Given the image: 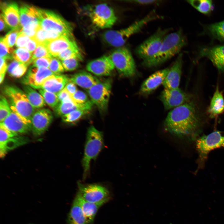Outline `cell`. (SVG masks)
Returning <instances> with one entry per match:
<instances>
[{
	"mask_svg": "<svg viewBox=\"0 0 224 224\" xmlns=\"http://www.w3.org/2000/svg\"><path fill=\"white\" fill-rule=\"evenodd\" d=\"M201 124L194 105L189 102L171 110L164 121L165 128L171 134L192 140L197 139Z\"/></svg>",
	"mask_w": 224,
	"mask_h": 224,
	"instance_id": "1",
	"label": "cell"
},
{
	"mask_svg": "<svg viewBox=\"0 0 224 224\" xmlns=\"http://www.w3.org/2000/svg\"><path fill=\"white\" fill-rule=\"evenodd\" d=\"M187 43L181 30L169 33L165 37L157 53L151 58L142 61V65L147 68L158 66L179 54Z\"/></svg>",
	"mask_w": 224,
	"mask_h": 224,
	"instance_id": "2",
	"label": "cell"
},
{
	"mask_svg": "<svg viewBox=\"0 0 224 224\" xmlns=\"http://www.w3.org/2000/svg\"><path fill=\"white\" fill-rule=\"evenodd\" d=\"M162 18L153 10L144 18L134 22L126 28L119 30L105 31L102 35L103 39L110 46L117 48L123 46L129 37L140 31L147 24Z\"/></svg>",
	"mask_w": 224,
	"mask_h": 224,
	"instance_id": "3",
	"label": "cell"
},
{
	"mask_svg": "<svg viewBox=\"0 0 224 224\" xmlns=\"http://www.w3.org/2000/svg\"><path fill=\"white\" fill-rule=\"evenodd\" d=\"M104 147L102 133L93 126L88 129L84 154L82 160L83 178L85 179L89 174L90 163L95 160Z\"/></svg>",
	"mask_w": 224,
	"mask_h": 224,
	"instance_id": "4",
	"label": "cell"
},
{
	"mask_svg": "<svg viewBox=\"0 0 224 224\" xmlns=\"http://www.w3.org/2000/svg\"><path fill=\"white\" fill-rule=\"evenodd\" d=\"M83 8L84 15L96 29L110 28L116 21L117 18L114 10L106 3L88 5Z\"/></svg>",
	"mask_w": 224,
	"mask_h": 224,
	"instance_id": "5",
	"label": "cell"
},
{
	"mask_svg": "<svg viewBox=\"0 0 224 224\" xmlns=\"http://www.w3.org/2000/svg\"><path fill=\"white\" fill-rule=\"evenodd\" d=\"M3 92L7 98L11 110L31 123L35 109L30 103L25 92L18 87L11 86H5Z\"/></svg>",
	"mask_w": 224,
	"mask_h": 224,
	"instance_id": "6",
	"label": "cell"
},
{
	"mask_svg": "<svg viewBox=\"0 0 224 224\" xmlns=\"http://www.w3.org/2000/svg\"><path fill=\"white\" fill-rule=\"evenodd\" d=\"M39 24L46 31L53 30L62 35L73 38L72 24L52 11L38 9Z\"/></svg>",
	"mask_w": 224,
	"mask_h": 224,
	"instance_id": "7",
	"label": "cell"
},
{
	"mask_svg": "<svg viewBox=\"0 0 224 224\" xmlns=\"http://www.w3.org/2000/svg\"><path fill=\"white\" fill-rule=\"evenodd\" d=\"M196 147L198 154L199 166L201 167L211 151L224 147V131H215L198 138Z\"/></svg>",
	"mask_w": 224,
	"mask_h": 224,
	"instance_id": "8",
	"label": "cell"
},
{
	"mask_svg": "<svg viewBox=\"0 0 224 224\" xmlns=\"http://www.w3.org/2000/svg\"><path fill=\"white\" fill-rule=\"evenodd\" d=\"M170 30L169 28H158L152 35L137 47L135 51L136 55L142 61L154 56L159 51L165 37Z\"/></svg>",
	"mask_w": 224,
	"mask_h": 224,
	"instance_id": "9",
	"label": "cell"
},
{
	"mask_svg": "<svg viewBox=\"0 0 224 224\" xmlns=\"http://www.w3.org/2000/svg\"><path fill=\"white\" fill-rule=\"evenodd\" d=\"M119 73L126 77L133 76L136 69L134 60L129 49L124 46L117 48L110 55Z\"/></svg>",
	"mask_w": 224,
	"mask_h": 224,
	"instance_id": "10",
	"label": "cell"
},
{
	"mask_svg": "<svg viewBox=\"0 0 224 224\" xmlns=\"http://www.w3.org/2000/svg\"><path fill=\"white\" fill-rule=\"evenodd\" d=\"M110 80L100 81L87 90L90 100L102 111L107 110L111 90Z\"/></svg>",
	"mask_w": 224,
	"mask_h": 224,
	"instance_id": "11",
	"label": "cell"
},
{
	"mask_svg": "<svg viewBox=\"0 0 224 224\" xmlns=\"http://www.w3.org/2000/svg\"><path fill=\"white\" fill-rule=\"evenodd\" d=\"M78 193L84 200L96 203L109 198L110 194L105 186L98 184H86L77 182Z\"/></svg>",
	"mask_w": 224,
	"mask_h": 224,
	"instance_id": "12",
	"label": "cell"
},
{
	"mask_svg": "<svg viewBox=\"0 0 224 224\" xmlns=\"http://www.w3.org/2000/svg\"><path fill=\"white\" fill-rule=\"evenodd\" d=\"M159 98L165 108L167 110L189 102L190 98L189 96L179 87L173 89L165 88Z\"/></svg>",
	"mask_w": 224,
	"mask_h": 224,
	"instance_id": "13",
	"label": "cell"
},
{
	"mask_svg": "<svg viewBox=\"0 0 224 224\" xmlns=\"http://www.w3.org/2000/svg\"><path fill=\"white\" fill-rule=\"evenodd\" d=\"M54 74L48 68H37L32 66L23 78L22 82L33 88L39 89L44 81Z\"/></svg>",
	"mask_w": 224,
	"mask_h": 224,
	"instance_id": "14",
	"label": "cell"
},
{
	"mask_svg": "<svg viewBox=\"0 0 224 224\" xmlns=\"http://www.w3.org/2000/svg\"><path fill=\"white\" fill-rule=\"evenodd\" d=\"M51 111L48 109H42L35 111L31 119V130L36 136L43 133L48 128L53 120Z\"/></svg>",
	"mask_w": 224,
	"mask_h": 224,
	"instance_id": "15",
	"label": "cell"
},
{
	"mask_svg": "<svg viewBox=\"0 0 224 224\" xmlns=\"http://www.w3.org/2000/svg\"><path fill=\"white\" fill-rule=\"evenodd\" d=\"M110 55H104L88 63L86 66L87 70L99 76L110 75L115 68Z\"/></svg>",
	"mask_w": 224,
	"mask_h": 224,
	"instance_id": "16",
	"label": "cell"
},
{
	"mask_svg": "<svg viewBox=\"0 0 224 224\" xmlns=\"http://www.w3.org/2000/svg\"><path fill=\"white\" fill-rule=\"evenodd\" d=\"M0 123L10 130L17 133H27L31 130V123L12 110L8 116Z\"/></svg>",
	"mask_w": 224,
	"mask_h": 224,
	"instance_id": "17",
	"label": "cell"
},
{
	"mask_svg": "<svg viewBox=\"0 0 224 224\" xmlns=\"http://www.w3.org/2000/svg\"><path fill=\"white\" fill-rule=\"evenodd\" d=\"M183 54H178L169 70L162 84L165 89H173L179 87L182 72Z\"/></svg>",
	"mask_w": 224,
	"mask_h": 224,
	"instance_id": "18",
	"label": "cell"
},
{
	"mask_svg": "<svg viewBox=\"0 0 224 224\" xmlns=\"http://www.w3.org/2000/svg\"><path fill=\"white\" fill-rule=\"evenodd\" d=\"M1 15L7 25L12 29H22L20 21L18 6L15 2L2 3Z\"/></svg>",
	"mask_w": 224,
	"mask_h": 224,
	"instance_id": "19",
	"label": "cell"
},
{
	"mask_svg": "<svg viewBox=\"0 0 224 224\" xmlns=\"http://www.w3.org/2000/svg\"><path fill=\"white\" fill-rule=\"evenodd\" d=\"M170 68L157 71L150 75L142 83L139 90L142 94L150 93L162 84Z\"/></svg>",
	"mask_w": 224,
	"mask_h": 224,
	"instance_id": "20",
	"label": "cell"
},
{
	"mask_svg": "<svg viewBox=\"0 0 224 224\" xmlns=\"http://www.w3.org/2000/svg\"><path fill=\"white\" fill-rule=\"evenodd\" d=\"M199 55L208 58L219 71H224V45L204 48Z\"/></svg>",
	"mask_w": 224,
	"mask_h": 224,
	"instance_id": "21",
	"label": "cell"
},
{
	"mask_svg": "<svg viewBox=\"0 0 224 224\" xmlns=\"http://www.w3.org/2000/svg\"><path fill=\"white\" fill-rule=\"evenodd\" d=\"M85 219L86 224H91L99 208L107 202L110 198L101 202L93 203L84 200L78 193L76 196Z\"/></svg>",
	"mask_w": 224,
	"mask_h": 224,
	"instance_id": "22",
	"label": "cell"
},
{
	"mask_svg": "<svg viewBox=\"0 0 224 224\" xmlns=\"http://www.w3.org/2000/svg\"><path fill=\"white\" fill-rule=\"evenodd\" d=\"M70 81L67 76L60 74H53L47 78L40 89H43L57 95Z\"/></svg>",
	"mask_w": 224,
	"mask_h": 224,
	"instance_id": "23",
	"label": "cell"
},
{
	"mask_svg": "<svg viewBox=\"0 0 224 224\" xmlns=\"http://www.w3.org/2000/svg\"><path fill=\"white\" fill-rule=\"evenodd\" d=\"M76 45L74 38L63 35L47 44L48 51L53 57H56L62 51Z\"/></svg>",
	"mask_w": 224,
	"mask_h": 224,
	"instance_id": "24",
	"label": "cell"
},
{
	"mask_svg": "<svg viewBox=\"0 0 224 224\" xmlns=\"http://www.w3.org/2000/svg\"><path fill=\"white\" fill-rule=\"evenodd\" d=\"M93 104L92 102L85 104L80 105L74 102L72 98L60 102L55 108V111L58 115L61 116L72 111L78 109L90 111Z\"/></svg>",
	"mask_w": 224,
	"mask_h": 224,
	"instance_id": "25",
	"label": "cell"
},
{
	"mask_svg": "<svg viewBox=\"0 0 224 224\" xmlns=\"http://www.w3.org/2000/svg\"><path fill=\"white\" fill-rule=\"evenodd\" d=\"M70 81L87 90L100 81L90 73L82 71L72 75Z\"/></svg>",
	"mask_w": 224,
	"mask_h": 224,
	"instance_id": "26",
	"label": "cell"
},
{
	"mask_svg": "<svg viewBox=\"0 0 224 224\" xmlns=\"http://www.w3.org/2000/svg\"><path fill=\"white\" fill-rule=\"evenodd\" d=\"M19 12L20 24L22 28L31 23L39 24L38 8L33 6L25 5L21 7Z\"/></svg>",
	"mask_w": 224,
	"mask_h": 224,
	"instance_id": "27",
	"label": "cell"
},
{
	"mask_svg": "<svg viewBox=\"0 0 224 224\" xmlns=\"http://www.w3.org/2000/svg\"><path fill=\"white\" fill-rule=\"evenodd\" d=\"M224 110V97L218 87L217 86L211 100L208 112L212 117H213L221 114Z\"/></svg>",
	"mask_w": 224,
	"mask_h": 224,
	"instance_id": "28",
	"label": "cell"
},
{
	"mask_svg": "<svg viewBox=\"0 0 224 224\" xmlns=\"http://www.w3.org/2000/svg\"><path fill=\"white\" fill-rule=\"evenodd\" d=\"M68 222L69 224H86L84 215L76 197L69 214Z\"/></svg>",
	"mask_w": 224,
	"mask_h": 224,
	"instance_id": "29",
	"label": "cell"
},
{
	"mask_svg": "<svg viewBox=\"0 0 224 224\" xmlns=\"http://www.w3.org/2000/svg\"><path fill=\"white\" fill-rule=\"evenodd\" d=\"M23 89L30 103L34 108H41L45 105V102L42 95L32 88L25 85Z\"/></svg>",
	"mask_w": 224,
	"mask_h": 224,
	"instance_id": "30",
	"label": "cell"
},
{
	"mask_svg": "<svg viewBox=\"0 0 224 224\" xmlns=\"http://www.w3.org/2000/svg\"><path fill=\"white\" fill-rule=\"evenodd\" d=\"M187 2L199 12L208 14L214 9L212 1L209 0H188Z\"/></svg>",
	"mask_w": 224,
	"mask_h": 224,
	"instance_id": "31",
	"label": "cell"
},
{
	"mask_svg": "<svg viewBox=\"0 0 224 224\" xmlns=\"http://www.w3.org/2000/svg\"><path fill=\"white\" fill-rule=\"evenodd\" d=\"M207 30L213 38L224 41V21L209 25L207 27Z\"/></svg>",
	"mask_w": 224,
	"mask_h": 224,
	"instance_id": "32",
	"label": "cell"
},
{
	"mask_svg": "<svg viewBox=\"0 0 224 224\" xmlns=\"http://www.w3.org/2000/svg\"><path fill=\"white\" fill-rule=\"evenodd\" d=\"M28 65L14 60L8 66L7 71L11 76L15 77H20L25 74Z\"/></svg>",
	"mask_w": 224,
	"mask_h": 224,
	"instance_id": "33",
	"label": "cell"
},
{
	"mask_svg": "<svg viewBox=\"0 0 224 224\" xmlns=\"http://www.w3.org/2000/svg\"><path fill=\"white\" fill-rule=\"evenodd\" d=\"M12 58L16 61L29 65L33 62L32 54L26 49L18 48L14 51Z\"/></svg>",
	"mask_w": 224,
	"mask_h": 224,
	"instance_id": "34",
	"label": "cell"
},
{
	"mask_svg": "<svg viewBox=\"0 0 224 224\" xmlns=\"http://www.w3.org/2000/svg\"><path fill=\"white\" fill-rule=\"evenodd\" d=\"M26 139L23 138H12L4 143L0 144V156L3 157L5 156L8 150L22 145L26 141Z\"/></svg>",
	"mask_w": 224,
	"mask_h": 224,
	"instance_id": "35",
	"label": "cell"
},
{
	"mask_svg": "<svg viewBox=\"0 0 224 224\" xmlns=\"http://www.w3.org/2000/svg\"><path fill=\"white\" fill-rule=\"evenodd\" d=\"M56 57L61 60L75 57L78 58L82 60V54L77 45L62 51Z\"/></svg>",
	"mask_w": 224,
	"mask_h": 224,
	"instance_id": "36",
	"label": "cell"
},
{
	"mask_svg": "<svg viewBox=\"0 0 224 224\" xmlns=\"http://www.w3.org/2000/svg\"><path fill=\"white\" fill-rule=\"evenodd\" d=\"M38 90L45 103L50 107L55 108L60 102L57 95L43 89Z\"/></svg>",
	"mask_w": 224,
	"mask_h": 224,
	"instance_id": "37",
	"label": "cell"
},
{
	"mask_svg": "<svg viewBox=\"0 0 224 224\" xmlns=\"http://www.w3.org/2000/svg\"><path fill=\"white\" fill-rule=\"evenodd\" d=\"M89 111L78 109L72 111L62 116L63 121L67 123H73L77 122Z\"/></svg>",
	"mask_w": 224,
	"mask_h": 224,
	"instance_id": "38",
	"label": "cell"
},
{
	"mask_svg": "<svg viewBox=\"0 0 224 224\" xmlns=\"http://www.w3.org/2000/svg\"><path fill=\"white\" fill-rule=\"evenodd\" d=\"M33 61L34 60L42 57L51 58L48 49L47 44H38L35 49L32 53Z\"/></svg>",
	"mask_w": 224,
	"mask_h": 224,
	"instance_id": "39",
	"label": "cell"
},
{
	"mask_svg": "<svg viewBox=\"0 0 224 224\" xmlns=\"http://www.w3.org/2000/svg\"><path fill=\"white\" fill-rule=\"evenodd\" d=\"M11 110L7 100L3 96H1L0 100V121L2 123L8 116Z\"/></svg>",
	"mask_w": 224,
	"mask_h": 224,
	"instance_id": "40",
	"label": "cell"
},
{
	"mask_svg": "<svg viewBox=\"0 0 224 224\" xmlns=\"http://www.w3.org/2000/svg\"><path fill=\"white\" fill-rule=\"evenodd\" d=\"M82 60L78 58H72L62 60V63L66 71H73L79 66V62Z\"/></svg>",
	"mask_w": 224,
	"mask_h": 224,
	"instance_id": "41",
	"label": "cell"
},
{
	"mask_svg": "<svg viewBox=\"0 0 224 224\" xmlns=\"http://www.w3.org/2000/svg\"><path fill=\"white\" fill-rule=\"evenodd\" d=\"M17 135V133L10 130L3 124L0 123V144L4 143L9 139Z\"/></svg>",
	"mask_w": 224,
	"mask_h": 224,
	"instance_id": "42",
	"label": "cell"
},
{
	"mask_svg": "<svg viewBox=\"0 0 224 224\" xmlns=\"http://www.w3.org/2000/svg\"><path fill=\"white\" fill-rule=\"evenodd\" d=\"M22 29H12L3 38V40L6 44L10 48H12L15 44L19 33Z\"/></svg>",
	"mask_w": 224,
	"mask_h": 224,
	"instance_id": "43",
	"label": "cell"
},
{
	"mask_svg": "<svg viewBox=\"0 0 224 224\" xmlns=\"http://www.w3.org/2000/svg\"><path fill=\"white\" fill-rule=\"evenodd\" d=\"M71 98L74 102L80 105H85L91 102L85 93L78 90L71 96Z\"/></svg>",
	"mask_w": 224,
	"mask_h": 224,
	"instance_id": "44",
	"label": "cell"
},
{
	"mask_svg": "<svg viewBox=\"0 0 224 224\" xmlns=\"http://www.w3.org/2000/svg\"><path fill=\"white\" fill-rule=\"evenodd\" d=\"M0 58L6 59H13L14 51L11 48L9 47L4 42L3 38H0Z\"/></svg>",
	"mask_w": 224,
	"mask_h": 224,
	"instance_id": "45",
	"label": "cell"
},
{
	"mask_svg": "<svg viewBox=\"0 0 224 224\" xmlns=\"http://www.w3.org/2000/svg\"><path fill=\"white\" fill-rule=\"evenodd\" d=\"M49 69L55 74H60L64 71L62 63L56 57H52Z\"/></svg>",
	"mask_w": 224,
	"mask_h": 224,
	"instance_id": "46",
	"label": "cell"
},
{
	"mask_svg": "<svg viewBox=\"0 0 224 224\" xmlns=\"http://www.w3.org/2000/svg\"><path fill=\"white\" fill-rule=\"evenodd\" d=\"M33 38L38 44H47V31L43 29L40 26L38 29Z\"/></svg>",
	"mask_w": 224,
	"mask_h": 224,
	"instance_id": "47",
	"label": "cell"
},
{
	"mask_svg": "<svg viewBox=\"0 0 224 224\" xmlns=\"http://www.w3.org/2000/svg\"><path fill=\"white\" fill-rule=\"evenodd\" d=\"M52 58V57H42L37 58L33 61L32 66L37 68H49Z\"/></svg>",
	"mask_w": 224,
	"mask_h": 224,
	"instance_id": "48",
	"label": "cell"
},
{
	"mask_svg": "<svg viewBox=\"0 0 224 224\" xmlns=\"http://www.w3.org/2000/svg\"><path fill=\"white\" fill-rule=\"evenodd\" d=\"M30 39V37L21 31L17 36L16 42V45L19 48L25 47Z\"/></svg>",
	"mask_w": 224,
	"mask_h": 224,
	"instance_id": "49",
	"label": "cell"
},
{
	"mask_svg": "<svg viewBox=\"0 0 224 224\" xmlns=\"http://www.w3.org/2000/svg\"><path fill=\"white\" fill-rule=\"evenodd\" d=\"M38 45L37 42L33 38H30L25 48L32 54Z\"/></svg>",
	"mask_w": 224,
	"mask_h": 224,
	"instance_id": "50",
	"label": "cell"
},
{
	"mask_svg": "<svg viewBox=\"0 0 224 224\" xmlns=\"http://www.w3.org/2000/svg\"><path fill=\"white\" fill-rule=\"evenodd\" d=\"M71 96H72L77 90L76 85L69 81L64 88Z\"/></svg>",
	"mask_w": 224,
	"mask_h": 224,
	"instance_id": "51",
	"label": "cell"
},
{
	"mask_svg": "<svg viewBox=\"0 0 224 224\" xmlns=\"http://www.w3.org/2000/svg\"><path fill=\"white\" fill-rule=\"evenodd\" d=\"M128 1L140 5H147L159 3L161 1L155 0H136L129 1Z\"/></svg>",
	"mask_w": 224,
	"mask_h": 224,
	"instance_id": "52",
	"label": "cell"
},
{
	"mask_svg": "<svg viewBox=\"0 0 224 224\" xmlns=\"http://www.w3.org/2000/svg\"><path fill=\"white\" fill-rule=\"evenodd\" d=\"M57 95L60 102L71 98V96L64 88Z\"/></svg>",
	"mask_w": 224,
	"mask_h": 224,
	"instance_id": "53",
	"label": "cell"
},
{
	"mask_svg": "<svg viewBox=\"0 0 224 224\" xmlns=\"http://www.w3.org/2000/svg\"><path fill=\"white\" fill-rule=\"evenodd\" d=\"M4 58H0V74L5 75L7 66Z\"/></svg>",
	"mask_w": 224,
	"mask_h": 224,
	"instance_id": "54",
	"label": "cell"
},
{
	"mask_svg": "<svg viewBox=\"0 0 224 224\" xmlns=\"http://www.w3.org/2000/svg\"><path fill=\"white\" fill-rule=\"evenodd\" d=\"M6 23L2 17L0 16V30L2 31L5 30L6 28Z\"/></svg>",
	"mask_w": 224,
	"mask_h": 224,
	"instance_id": "55",
	"label": "cell"
}]
</instances>
